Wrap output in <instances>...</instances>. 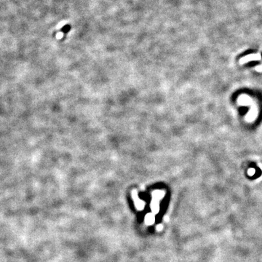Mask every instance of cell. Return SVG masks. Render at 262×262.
Segmentation results:
<instances>
[{
    "mask_svg": "<svg viewBox=\"0 0 262 262\" xmlns=\"http://www.w3.org/2000/svg\"><path fill=\"white\" fill-rule=\"evenodd\" d=\"M261 60V56L260 54H251L247 56L242 58L240 60V63L241 64H245L247 62L253 61V60Z\"/></svg>",
    "mask_w": 262,
    "mask_h": 262,
    "instance_id": "cell-1",
    "label": "cell"
},
{
    "mask_svg": "<svg viewBox=\"0 0 262 262\" xmlns=\"http://www.w3.org/2000/svg\"><path fill=\"white\" fill-rule=\"evenodd\" d=\"M254 173H255V170L253 169V168H251V169H250L249 171H248V174H249L250 175H253Z\"/></svg>",
    "mask_w": 262,
    "mask_h": 262,
    "instance_id": "cell-2",
    "label": "cell"
},
{
    "mask_svg": "<svg viewBox=\"0 0 262 262\" xmlns=\"http://www.w3.org/2000/svg\"><path fill=\"white\" fill-rule=\"evenodd\" d=\"M256 69H257V71H262V66H257L256 68Z\"/></svg>",
    "mask_w": 262,
    "mask_h": 262,
    "instance_id": "cell-3",
    "label": "cell"
}]
</instances>
